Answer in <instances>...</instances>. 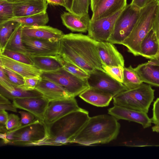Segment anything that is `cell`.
Listing matches in <instances>:
<instances>
[{"label": "cell", "instance_id": "11", "mask_svg": "<svg viewBox=\"0 0 159 159\" xmlns=\"http://www.w3.org/2000/svg\"><path fill=\"white\" fill-rule=\"evenodd\" d=\"M81 108L75 98L50 102L46 111L44 122L49 125L72 111Z\"/></svg>", "mask_w": 159, "mask_h": 159}, {"label": "cell", "instance_id": "16", "mask_svg": "<svg viewBox=\"0 0 159 159\" xmlns=\"http://www.w3.org/2000/svg\"><path fill=\"white\" fill-rule=\"evenodd\" d=\"M108 114L117 119L135 122L141 124L144 128L149 127L151 125V119L145 112L116 105L108 109Z\"/></svg>", "mask_w": 159, "mask_h": 159}, {"label": "cell", "instance_id": "42", "mask_svg": "<svg viewBox=\"0 0 159 159\" xmlns=\"http://www.w3.org/2000/svg\"><path fill=\"white\" fill-rule=\"evenodd\" d=\"M152 30L155 33L157 39L159 41V2L158 3L153 22Z\"/></svg>", "mask_w": 159, "mask_h": 159}, {"label": "cell", "instance_id": "13", "mask_svg": "<svg viewBox=\"0 0 159 159\" xmlns=\"http://www.w3.org/2000/svg\"><path fill=\"white\" fill-rule=\"evenodd\" d=\"M49 102L43 96L17 98L13 100V103L17 108L26 111L43 121Z\"/></svg>", "mask_w": 159, "mask_h": 159}, {"label": "cell", "instance_id": "22", "mask_svg": "<svg viewBox=\"0 0 159 159\" xmlns=\"http://www.w3.org/2000/svg\"><path fill=\"white\" fill-rule=\"evenodd\" d=\"M63 24L72 32L85 33L88 31L90 21L88 14L78 15L65 12L61 16Z\"/></svg>", "mask_w": 159, "mask_h": 159}, {"label": "cell", "instance_id": "20", "mask_svg": "<svg viewBox=\"0 0 159 159\" xmlns=\"http://www.w3.org/2000/svg\"><path fill=\"white\" fill-rule=\"evenodd\" d=\"M134 69L143 82L159 87V61L157 58L139 64Z\"/></svg>", "mask_w": 159, "mask_h": 159}, {"label": "cell", "instance_id": "45", "mask_svg": "<svg viewBox=\"0 0 159 159\" xmlns=\"http://www.w3.org/2000/svg\"><path fill=\"white\" fill-rule=\"evenodd\" d=\"M17 108L13 103L0 104V110H3L16 112Z\"/></svg>", "mask_w": 159, "mask_h": 159}, {"label": "cell", "instance_id": "39", "mask_svg": "<svg viewBox=\"0 0 159 159\" xmlns=\"http://www.w3.org/2000/svg\"><path fill=\"white\" fill-rule=\"evenodd\" d=\"M20 119L17 115L11 114L9 115L6 127L8 130H11L18 127Z\"/></svg>", "mask_w": 159, "mask_h": 159}, {"label": "cell", "instance_id": "24", "mask_svg": "<svg viewBox=\"0 0 159 159\" xmlns=\"http://www.w3.org/2000/svg\"><path fill=\"white\" fill-rule=\"evenodd\" d=\"M33 65L42 71L48 72L63 68L59 54L55 56L30 57Z\"/></svg>", "mask_w": 159, "mask_h": 159}, {"label": "cell", "instance_id": "4", "mask_svg": "<svg viewBox=\"0 0 159 159\" xmlns=\"http://www.w3.org/2000/svg\"><path fill=\"white\" fill-rule=\"evenodd\" d=\"M157 4L156 0H151L140 9L132 30L122 43V45L127 48L129 52L135 56L140 55L142 42L152 29Z\"/></svg>", "mask_w": 159, "mask_h": 159}, {"label": "cell", "instance_id": "2", "mask_svg": "<svg viewBox=\"0 0 159 159\" xmlns=\"http://www.w3.org/2000/svg\"><path fill=\"white\" fill-rule=\"evenodd\" d=\"M89 117L88 111L81 108L52 123L46 124V136L36 146H61L71 143Z\"/></svg>", "mask_w": 159, "mask_h": 159}, {"label": "cell", "instance_id": "43", "mask_svg": "<svg viewBox=\"0 0 159 159\" xmlns=\"http://www.w3.org/2000/svg\"><path fill=\"white\" fill-rule=\"evenodd\" d=\"M8 116L6 110H0V126H6Z\"/></svg>", "mask_w": 159, "mask_h": 159}, {"label": "cell", "instance_id": "32", "mask_svg": "<svg viewBox=\"0 0 159 159\" xmlns=\"http://www.w3.org/2000/svg\"><path fill=\"white\" fill-rule=\"evenodd\" d=\"M14 17L12 3L0 0V23Z\"/></svg>", "mask_w": 159, "mask_h": 159}, {"label": "cell", "instance_id": "33", "mask_svg": "<svg viewBox=\"0 0 159 159\" xmlns=\"http://www.w3.org/2000/svg\"><path fill=\"white\" fill-rule=\"evenodd\" d=\"M91 0H73L71 12L78 15L88 14L89 7Z\"/></svg>", "mask_w": 159, "mask_h": 159}, {"label": "cell", "instance_id": "17", "mask_svg": "<svg viewBox=\"0 0 159 159\" xmlns=\"http://www.w3.org/2000/svg\"><path fill=\"white\" fill-rule=\"evenodd\" d=\"M12 4L14 17L27 16L47 11L48 4L46 0H22Z\"/></svg>", "mask_w": 159, "mask_h": 159}, {"label": "cell", "instance_id": "19", "mask_svg": "<svg viewBox=\"0 0 159 159\" xmlns=\"http://www.w3.org/2000/svg\"><path fill=\"white\" fill-rule=\"evenodd\" d=\"M114 44L108 41L98 42V51L102 65L124 67V60Z\"/></svg>", "mask_w": 159, "mask_h": 159}, {"label": "cell", "instance_id": "23", "mask_svg": "<svg viewBox=\"0 0 159 159\" xmlns=\"http://www.w3.org/2000/svg\"><path fill=\"white\" fill-rule=\"evenodd\" d=\"M86 102L98 107L107 106L113 98L111 94L101 90L89 87L79 95Z\"/></svg>", "mask_w": 159, "mask_h": 159}, {"label": "cell", "instance_id": "5", "mask_svg": "<svg viewBox=\"0 0 159 159\" xmlns=\"http://www.w3.org/2000/svg\"><path fill=\"white\" fill-rule=\"evenodd\" d=\"M150 84L142 83L134 89L123 91L113 98V104L147 113L154 98Z\"/></svg>", "mask_w": 159, "mask_h": 159}, {"label": "cell", "instance_id": "34", "mask_svg": "<svg viewBox=\"0 0 159 159\" xmlns=\"http://www.w3.org/2000/svg\"><path fill=\"white\" fill-rule=\"evenodd\" d=\"M102 68L112 78L123 83L124 67L121 66H108L102 65Z\"/></svg>", "mask_w": 159, "mask_h": 159}, {"label": "cell", "instance_id": "10", "mask_svg": "<svg viewBox=\"0 0 159 159\" xmlns=\"http://www.w3.org/2000/svg\"><path fill=\"white\" fill-rule=\"evenodd\" d=\"M124 9L111 16L90 20L88 35L98 42L107 41L113 32L116 21Z\"/></svg>", "mask_w": 159, "mask_h": 159}, {"label": "cell", "instance_id": "31", "mask_svg": "<svg viewBox=\"0 0 159 159\" xmlns=\"http://www.w3.org/2000/svg\"><path fill=\"white\" fill-rule=\"evenodd\" d=\"M60 56L63 68L65 70L72 74L82 79H87L89 77V73L75 64L64 59Z\"/></svg>", "mask_w": 159, "mask_h": 159}, {"label": "cell", "instance_id": "18", "mask_svg": "<svg viewBox=\"0 0 159 159\" xmlns=\"http://www.w3.org/2000/svg\"><path fill=\"white\" fill-rule=\"evenodd\" d=\"M35 89L49 102L74 98L62 86L41 77Z\"/></svg>", "mask_w": 159, "mask_h": 159}, {"label": "cell", "instance_id": "50", "mask_svg": "<svg viewBox=\"0 0 159 159\" xmlns=\"http://www.w3.org/2000/svg\"><path fill=\"white\" fill-rule=\"evenodd\" d=\"M94 0H91V3H90V7H91L93 5V3L94 2Z\"/></svg>", "mask_w": 159, "mask_h": 159}, {"label": "cell", "instance_id": "30", "mask_svg": "<svg viewBox=\"0 0 159 159\" xmlns=\"http://www.w3.org/2000/svg\"><path fill=\"white\" fill-rule=\"evenodd\" d=\"M143 83L134 68L131 65L128 67H124L122 83L128 89L136 88Z\"/></svg>", "mask_w": 159, "mask_h": 159}, {"label": "cell", "instance_id": "41", "mask_svg": "<svg viewBox=\"0 0 159 159\" xmlns=\"http://www.w3.org/2000/svg\"><path fill=\"white\" fill-rule=\"evenodd\" d=\"M152 122L155 125L159 124V98L154 102L152 108Z\"/></svg>", "mask_w": 159, "mask_h": 159}, {"label": "cell", "instance_id": "7", "mask_svg": "<svg viewBox=\"0 0 159 159\" xmlns=\"http://www.w3.org/2000/svg\"><path fill=\"white\" fill-rule=\"evenodd\" d=\"M10 131L13 133V139L10 144L22 146H35L47 134L46 124L36 118L30 124Z\"/></svg>", "mask_w": 159, "mask_h": 159}, {"label": "cell", "instance_id": "40", "mask_svg": "<svg viewBox=\"0 0 159 159\" xmlns=\"http://www.w3.org/2000/svg\"><path fill=\"white\" fill-rule=\"evenodd\" d=\"M19 113L20 115L21 119L18 127L30 124L35 118V117L33 114L28 111H19Z\"/></svg>", "mask_w": 159, "mask_h": 159}, {"label": "cell", "instance_id": "9", "mask_svg": "<svg viewBox=\"0 0 159 159\" xmlns=\"http://www.w3.org/2000/svg\"><path fill=\"white\" fill-rule=\"evenodd\" d=\"M87 81L89 87L99 89L113 97L128 90L123 84L111 77L105 71L97 70L89 73Z\"/></svg>", "mask_w": 159, "mask_h": 159}, {"label": "cell", "instance_id": "53", "mask_svg": "<svg viewBox=\"0 0 159 159\" xmlns=\"http://www.w3.org/2000/svg\"><path fill=\"white\" fill-rule=\"evenodd\" d=\"M73 0H72V1H73Z\"/></svg>", "mask_w": 159, "mask_h": 159}, {"label": "cell", "instance_id": "46", "mask_svg": "<svg viewBox=\"0 0 159 159\" xmlns=\"http://www.w3.org/2000/svg\"><path fill=\"white\" fill-rule=\"evenodd\" d=\"M48 4L55 5H59L66 8V5L65 0H46Z\"/></svg>", "mask_w": 159, "mask_h": 159}, {"label": "cell", "instance_id": "1", "mask_svg": "<svg viewBox=\"0 0 159 159\" xmlns=\"http://www.w3.org/2000/svg\"><path fill=\"white\" fill-rule=\"evenodd\" d=\"M98 43L88 35L64 34L60 40L59 55L89 74L97 70L105 71L99 54Z\"/></svg>", "mask_w": 159, "mask_h": 159}, {"label": "cell", "instance_id": "51", "mask_svg": "<svg viewBox=\"0 0 159 159\" xmlns=\"http://www.w3.org/2000/svg\"><path fill=\"white\" fill-rule=\"evenodd\" d=\"M156 58H157V60H158V61H159V52H158V56Z\"/></svg>", "mask_w": 159, "mask_h": 159}, {"label": "cell", "instance_id": "48", "mask_svg": "<svg viewBox=\"0 0 159 159\" xmlns=\"http://www.w3.org/2000/svg\"><path fill=\"white\" fill-rule=\"evenodd\" d=\"M152 129L153 131L159 133V124L155 125L152 127Z\"/></svg>", "mask_w": 159, "mask_h": 159}, {"label": "cell", "instance_id": "27", "mask_svg": "<svg viewBox=\"0 0 159 159\" xmlns=\"http://www.w3.org/2000/svg\"><path fill=\"white\" fill-rule=\"evenodd\" d=\"M22 26L20 24L15 30L8 41L5 49L17 52L28 56L22 42Z\"/></svg>", "mask_w": 159, "mask_h": 159}, {"label": "cell", "instance_id": "28", "mask_svg": "<svg viewBox=\"0 0 159 159\" xmlns=\"http://www.w3.org/2000/svg\"><path fill=\"white\" fill-rule=\"evenodd\" d=\"M20 23L9 20L0 23V51L2 53L10 37Z\"/></svg>", "mask_w": 159, "mask_h": 159}, {"label": "cell", "instance_id": "6", "mask_svg": "<svg viewBox=\"0 0 159 159\" xmlns=\"http://www.w3.org/2000/svg\"><path fill=\"white\" fill-rule=\"evenodd\" d=\"M40 77L62 86L74 98L89 88L87 79L77 76L63 68L52 71H42Z\"/></svg>", "mask_w": 159, "mask_h": 159}, {"label": "cell", "instance_id": "47", "mask_svg": "<svg viewBox=\"0 0 159 159\" xmlns=\"http://www.w3.org/2000/svg\"><path fill=\"white\" fill-rule=\"evenodd\" d=\"M11 102L7 98L0 94V104L10 103Z\"/></svg>", "mask_w": 159, "mask_h": 159}, {"label": "cell", "instance_id": "26", "mask_svg": "<svg viewBox=\"0 0 159 159\" xmlns=\"http://www.w3.org/2000/svg\"><path fill=\"white\" fill-rule=\"evenodd\" d=\"M9 20L17 22L22 26H31L45 25L49 21V19L46 11L27 16L14 17Z\"/></svg>", "mask_w": 159, "mask_h": 159}, {"label": "cell", "instance_id": "25", "mask_svg": "<svg viewBox=\"0 0 159 159\" xmlns=\"http://www.w3.org/2000/svg\"><path fill=\"white\" fill-rule=\"evenodd\" d=\"M159 48V41L152 30L142 42L140 56L150 59H156L158 56Z\"/></svg>", "mask_w": 159, "mask_h": 159}, {"label": "cell", "instance_id": "15", "mask_svg": "<svg viewBox=\"0 0 159 159\" xmlns=\"http://www.w3.org/2000/svg\"><path fill=\"white\" fill-rule=\"evenodd\" d=\"M127 5V0H94L91 7L92 15L90 20L112 15L125 8Z\"/></svg>", "mask_w": 159, "mask_h": 159}, {"label": "cell", "instance_id": "37", "mask_svg": "<svg viewBox=\"0 0 159 159\" xmlns=\"http://www.w3.org/2000/svg\"><path fill=\"white\" fill-rule=\"evenodd\" d=\"M24 83L20 86L17 87L22 90H29L35 89L40 78V76L26 77L24 78Z\"/></svg>", "mask_w": 159, "mask_h": 159}, {"label": "cell", "instance_id": "12", "mask_svg": "<svg viewBox=\"0 0 159 159\" xmlns=\"http://www.w3.org/2000/svg\"><path fill=\"white\" fill-rule=\"evenodd\" d=\"M22 42L30 57L51 56L59 54L60 40L51 41L40 39L22 38Z\"/></svg>", "mask_w": 159, "mask_h": 159}, {"label": "cell", "instance_id": "3", "mask_svg": "<svg viewBox=\"0 0 159 159\" xmlns=\"http://www.w3.org/2000/svg\"><path fill=\"white\" fill-rule=\"evenodd\" d=\"M120 127L117 119L109 114L90 117L71 143L85 145L107 143L116 138Z\"/></svg>", "mask_w": 159, "mask_h": 159}, {"label": "cell", "instance_id": "14", "mask_svg": "<svg viewBox=\"0 0 159 159\" xmlns=\"http://www.w3.org/2000/svg\"><path fill=\"white\" fill-rule=\"evenodd\" d=\"M64 34L60 30L49 26H22V38L57 41L60 40Z\"/></svg>", "mask_w": 159, "mask_h": 159}, {"label": "cell", "instance_id": "36", "mask_svg": "<svg viewBox=\"0 0 159 159\" xmlns=\"http://www.w3.org/2000/svg\"><path fill=\"white\" fill-rule=\"evenodd\" d=\"M1 65L5 73L15 87H18L23 84L24 78L17 73Z\"/></svg>", "mask_w": 159, "mask_h": 159}, {"label": "cell", "instance_id": "21", "mask_svg": "<svg viewBox=\"0 0 159 159\" xmlns=\"http://www.w3.org/2000/svg\"><path fill=\"white\" fill-rule=\"evenodd\" d=\"M0 64L18 74L23 78L40 76L42 71L33 65L17 61L0 54Z\"/></svg>", "mask_w": 159, "mask_h": 159}, {"label": "cell", "instance_id": "49", "mask_svg": "<svg viewBox=\"0 0 159 159\" xmlns=\"http://www.w3.org/2000/svg\"><path fill=\"white\" fill-rule=\"evenodd\" d=\"M7 1L11 2V3H14L22 0H5Z\"/></svg>", "mask_w": 159, "mask_h": 159}, {"label": "cell", "instance_id": "52", "mask_svg": "<svg viewBox=\"0 0 159 159\" xmlns=\"http://www.w3.org/2000/svg\"><path fill=\"white\" fill-rule=\"evenodd\" d=\"M156 0L157 1L158 3L159 2V0Z\"/></svg>", "mask_w": 159, "mask_h": 159}, {"label": "cell", "instance_id": "44", "mask_svg": "<svg viewBox=\"0 0 159 159\" xmlns=\"http://www.w3.org/2000/svg\"><path fill=\"white\" fill-rule=\"evenodd\" d=\"M151 0H132L131 4L141 9L146 5Z\"/></svg>", "mask_w": 159, "mask_h": 159}, {"label": "cell", "instance_id": "8", "mask_svg": "<svg viewBox=\"0 0 159 159\" xmlns=\"http://www.w3.org/2000/svg\"><path fill=\"white\" fill-rule=\"evenodd\" d=\"M140 9L131 4L127 5L117 18L107 41L113 44H122L132 30Z\"/></svg>", "mask_w": 159, "mask_h": 159}, {"label": "cell", "instance_id": "35", "mask_svg": "<svg viewBox=\"0 0 159 159\" xmlns=\"http://www.w3.org/2000/svg\"><path fill=\"white\" fill-rule=\"evenodd\" d=\"M15 61L28 64L33 65L30 57L28 56L17 52L5 49L0 53Z\"/></svg>", "mask_w": 159, "mask_h": 159}, {"label": "cell", "instance_id": "29", "mask_svg": "<svg viewBox=\"0 0 159 159\" xmlns=\"http://www.w3.org/2000/svg\"><path fill=\"white\" fill-rule=\"evenodd\" d=\"M0 94L10 100L17 98L43 96V94L36 89L26 90L15 87L10 91H7L0 86Z\"/></svg>", "mask_w": 159, "mask_h": 159}, {"label": "cell", "instance_id": "38", "mask_svg": "<svg viewBox=\"0 0 159 159\" xmlns=\"http://www.w3.org/2000/svg\"><path fill=\"white\" fill-rule=\"evenodd\" d=\"M0 86L7 91H10L15 87L5 73L1 65H0Z\"/></svg>", "mask_w": 159, "mask_h": 159}]
</instances>
